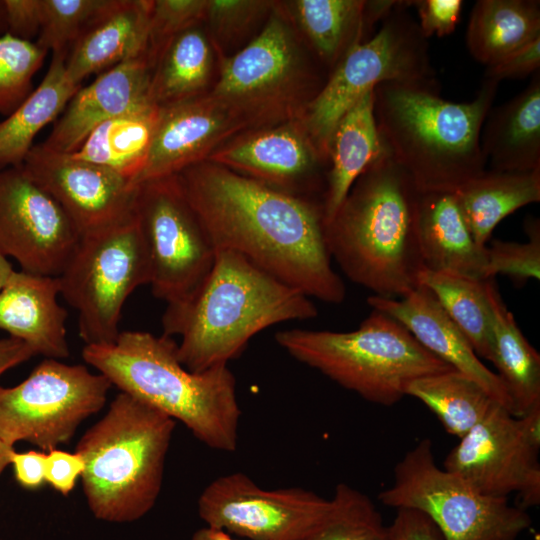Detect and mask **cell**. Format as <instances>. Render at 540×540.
<instances>
[{"label": "cell", "mask_w": 540, "mask_h": 540, "mask_svg": "<svg viewBox=\"0 0 540 540\" xmlns=\"http://www.w3.org/2000/svg\"><path fill=\"white\" fill-rule=\"evenodd\" d=\"M215 249L251 263L325 303L346 288L332 266L323 203L289 194L205 160L176 174Z\"/></svg>", "instance_id": "obj_1"}, {"label": "cell", "mask_w": 540, "mask_h": 540, "mask_svg": "<svg viewBox=\"0 0 540 540\" xmlns=\"http://www.w3.org/2000/svg\"><path fill=\"white\" fill-rule=\"evenodd\" d=\"M311 298L242 255L217 249L201 283L167 304L163 334L180 336L178 358L192 372L228 365L250 339L275 324L315 318Z\"/></svg>", "instance_id": "obj_2"}, {"label": "cell", "mask_w": 540, "mask_h": 540, "mask_svg": "<svg viewBox=\"0 0 540 540\" xmlns=\"http://www.w3.org/2000/svg\"><path fill=\"white\" fill-rule=\"evenodd\" d=\"M499 83L483 78L474 99L456 103L440 88L384 82L374 87V117L383 150L419 192H455L486 170L480 144Z\"/></svg>", "instance_id": "obj_3"}, {"label": "cell", "mask_w": 540, "mask_h": 540, "mask_svg": "<svg viewBox=\"0 0 540 540\" xmlns=\"http://www.w3.org/2000/svg\"><path fill=\"white\" fill-rule=\"evenodd\" d=\"M419 196L410 176L383 150L326 224L331 258L375 296L401 298L419 286Z\"/></svg>", "instance_id": "obj_4"}, {"label": "cell", "mask_w": 540, "mask_h": 540, "mask_svg": "<svg viewBox=\"0 0 540 540\" xmlns=\"http://www.w3.org/2000/svg\"><path fill=\"white\" fill-rule=\"evenodd\" d=\"M84 361L120 392L182 422L208 447L232 452L241 417L236 380L228 365L192 372L167 335L123 331L109 344L85 345Z\"/></svg>", "instance_id": "obj_5"}, {"label": "cell", "mask_w": 540, "mask_h": 540, "mask_svg": "<svg viewBox=\"0 0 540 540\" xmlns=\"http://www.w3.org/2000/svg\"><path fill=\"white\" fill-rule=\"evenodd\" d=\"M175 420L120 392L79 440L83 491L94 516L132 522L155 505Z\"/></svg>", "instance_id": "obj_6"}, {"label": "cell", "mask_w": 540, "mask_h": 540, "mask_svg": "<svg viewBox=\"0 0 540 540\" xmlns=\"http://www.w3.org/2000/svg\"><path fill=\"white\" fill-rule=\"evenodd\" d=\"M276 343L297 361L372 403L391 406L421 377L454 370L387 314L374 310L349 332L287 329Z\"/></svg>", "instance_id": "obj_7"}, {"label": "cell", "mask_w": 540, "mask_h": 540, "mask_svg": "<svg viewBox=\"0 0 540 540\" xmlns=\"http://www.w3.org/2000/svg\"><path fill=\"white\" fill-rule=\"evenodd\" d=\"M326 81L274 10L263 30L223 61L209 95L245 128L275 126L302 119Z\"/></svg>", "instance_id": "obj_8"}, {"label": "cell", "mask_w": 540, "mask_h": 540, "mask_svg": "<svg viewBox=\"0 0 540 540\" xmlns=\"http://www.w3.org/2000/svg\"><path fill=\"white\" fill-rule=\"evenodd\" d=\"M411 3L405 0L383 19L368 40L346 54L306 108L301 121L327 163L338 122L367 91L384 82L440 88L428 39L408 12Z\"/></svg>", "instance_id": "obj_9"}, {"label": "cell", "mask_w": 540, "mask_h": 540, "mask_svg": "<svg viewBox=\"0 0 540 540\" xmlns=\"http://www.w3.org/2000/svg\"><path fill=\"white\" fill-rule=\"evenodd\" d=\"M378 499L423 513L443 540H516L531 526L529 514L511 506L507 497L484 495L458 474L439 468L428 438L396 464L393 483Z\"/></svg>", "instance_id": "obj_10"}, {"label": "cell", "mask_w": 540, "mask_h": 540, "mask_svg": "<svg viewBox=\"0 0 540 540\" xmlns=\"http://www.w3.org/2000/svg\"><path fill=\"white\" fill-rule=\"evenodd\" d=\"M58 280L60 294L78 312L86 345L114 342L127 298L150 281L135 209L119 222L82 234Z\"/></svg>", "instance_id": "obj_11"}, {"label": "cell", "mask_w": 540, "mask_h": 540, "mask_svg": "<svg viewBox=\"0 0 540 540\" xmlns=\"http://www.w3.org/2000/svg\"><path fill=\"white\" fill-rule=\"evenodd\" d=\"M111 383L84 365L46 358L13 387L0 386V440L29 442L49 452L102 409Z\"/></svg>", "instance_id": "obj_12"}, {"label": "cell", "mask_w": 540, "mask_h": 540, "mask_svg": "<svg viewBox=\"0 0 540 540\" xmlns=\"http://www.w3.org/2000/svg\"><path fill=\"white\" fill-rule=\"evenodd\" d=\"M135 213L145 243L152 293L167 304L187 297L210 271L216 249L176 175L136 186Z\"/></svg>", "instance_id": "obj_13"}, {"label": "cell", "mask_w": 540, "mask_h": 540, "mask_svg": "<svg viewBox=\"0 0 540 540\" xmlns=\"http://www.w3.org/2000/svg\"><path fill=\"white\" fill-rule=\"evenodd\" d=\"M540 408L516 417L495 403L447 454L443 468L492 497L516 493L519 508L540 503Z\"/></svg>", "instance_id": "obj_14"}, {"label": "cell", "mask_w": 540, "mask_h": 540, "mask_svg": "<svg viewBox=\"0 0 540 540\" xmlns=\"http://www.w3.org/2000/svg\"><path fill=\"white\" fill-rule=\"evenodd\" d=\"M333 508L332 498L299 487L266 490L242 472L216 478L198 499L207 526L249 540H308Z\"/></svg>", "instance_id": "obj_15"}, {"label": "cell", "mask_w": 540, "mask_h": 540, "mask_svg": "<svg viewBox=\"0 0 540 540\" xmlns=\"http://www.w3.org/2000/svg\"><path fill=\"white\" fill-rule=\"evenodd\" d=\"M80 233L58 202L22 165L0 169V254L21 270L58 277Z\"/></svg>", "instance_id": "obj_16"}, {"label": "cell", "mask_w": 540, "mask_h": 540, "mask_svg": "<svg viewBox=\"0 0 540 540\" xmlns=\"http://www.w3.org/2000/svg\"><path fill=\"white\" fill-rule=\"evenodd\" d=\"M22 166L58 202L80 235L119 222L134 210L136 187L106 167L41 144L33 145Z\"/></svg>", "instance_id": "obj_17"}, {"label": "cell", "mask_w": 540, "mask_h": 540, "mask_svg": "<svg viewBox=\"0 0 540 540\" xmlns=\"http://www.w3.org/2000/svg\"><path fill=\"white\" fill-rule=\"evenodd\" d=\"M207 160L297 196L324 194L326 187L321 168L328 163L301 119L240 135L219 146Z\"/></svg>", "instance_id": "obj_18"}, {"label": "cell", "mask_w": 540, "mask_h": 540, "mask_svg": "<svg viewBox=\"0 0 540 540\" xmlns=\"http://www.w3.org/2000/svg\"><path fill=\"white\" fill-rule=\"evenodd\" d=\"M242 129V122L209 94L159 107L146 162L132 187L207 160Z\"/></svg>", "instance_id": "obj_19"}, {"label": "cell", "mask_w": 540, "mask_h": 540, "mask_svg": "<svg viewBox=\"0 0 540 540\" xmlns=\"http://www.w3.org/2000/svg\"><path fill=\"white\" fill-rule=\"evenodd\" d=\"M368 304L402 324L430 353L481 385L514 415L507 389L478 357L470 342L442 309L435 296L419 285L401 298L371 295Z\"/></svg>", "instance_id": "obj_20"}, {"label": "cell", "mask_w": 540, "mask_h": 540, "mask_svg": "<svg viewBox=\"0 0 540 540\" xmlns=\"http://www.w3.org/2000/svg\"><path fill=\"white\" fill-rule=\"evenodd\" d=\"M152 70L143 54L102 72L73 95L41 145L52 151L72 153L102 122L154 104L150 97Z\"/></svg>", "instance_id": "obj_21"}, {"label": "cell", "mask_w": 540, "mask_h": 540, "mask_svg": "<svg viewBox=\"0 0 540 540\" xmlns=\"http://www.w3.org/2000/svg\"><path fill=\"white\" fill-rule=\"evenodd\" d=\"M58 277L13 271L0 290V329L46 358L69 356Z\"/></svg>", "instance_id": "obj_22"}, {"label": "cell", "mask_w": 540, "mask_h": 540, "mask_svg": "<svg viewBox=\"0 0 540 540\" xmlns=\"http://www.w3.org/2000/svg\"><path fill=\"white\" fill-rule=\"evenodd\" d=\"M152 1L107 0L66 57L69 78L77 85L123 61L146 53Z\"/></svg>", "instance_id": "obj_23"}, {"label": "cell", "mask_w": 540, "mask_h": 540, "mask_svg": "<svg viewBox=\"0 0 540 540\" xmlns=\"http://www.w3.org/2000/svg\"><path fill=\"white\" fill-rule=\"evenodd\" d=\"M403 0H297L296 21L320 62L331 72Z\"/></svg>", "instance_id": "obj_24"}, {"label": "cell", "mask_w": 540, "mask_h": 540, "mask_svg": "<svg viewBox=\"0 0 540 540\" xmlns=\"http://www.w3.org/2000/svg\"><path fill=\"white\" fill-rule=\"evenodd\" d=\"M417 233L423 268L486 280V246L474 239L454 193L420 192Z\"/></svg>", "instance_id": "obj_25"}, {"label": "cell", "mask_w": 540, "mask_h": 540, "mask_svg": "<svg viewBox=\"0 0 540 540\" xmlns=\"http://www.w3.org/2000/svg\"><path fill=\"white\" fill-rule=\"evenodd\" d=\"M490 170L529 172L540 169V71L528 86L491 108L480 136Z\"/></svg>", "instance_id": "obj_26"}, {"label": "cell", "mask_w": 540, "mask_h": 540, "mask_svg": "<svg viewBox=\"0 0 540 540\" xmlns=\"http://www.w3.org/2000/svg\"><path fill=\"white\" fill-rule=\"evenodd\" d=\"M373 90L359 98L333 132L322 199L325 224L333 218L357 178L383 152L374 117Z\"/></svg>", "instance_id": "obj_27"}, {"label": "cell", "mask_w": 540, "mask_h": 540, "mask_svg": "<svg viewBox=\"0 0 540 540\" xmlns=\"http://www.w3.org/2000/svg\"><path fill=\"white\" fill-rule=\"evenodd\" d=\"M493 318V353L490 362L511 398L514 416L540 408V355L518 327L498 290L495 278L486 280Z\"/></svg>", "instance_id": "obj_28"}, {"label": "cell", "mask_w": 540, "mask_h": 540, "mask_svg": "<svg viewBox=\"0 0 540 540\" xmlns=\"http://www.w3.org/2000/svg\"><path fill=\"white\" fill-rule=\"evenodd\" d=\"M540 38V1L478 0L469 16L465 42L477 62L491 66Z\"/></svg>", "instance_id": "obj_29"}, {"label": "cell", "mask_w": 540, "mask_h": 540, "mask_svg": "<svg viewBox=\"0 0 540 540\" xmlns=\"http://www.w3.org/2000/svg\"><path fill=\"white\" fill-rule=\"evenodd\" d=\"M453 193L474 239L487 246L495 227L505 217L540 201V169L485 170Z\"/></svg>", "instance_id": "obj_30"}, {"label": "cell", "mask_w": 540, "mask_h": 540, "mask_svg": "<svg viewBox=\"0 0 540 540\" xmlns=\"http://www.w3.org/2000/svg\"><path fill=\"white\" fill-rule=\"evenodd\" d=\"M67 53L53 54L49 68L25 101L0 122V169L20 166L33 147L35 136L57 120L81 85L75 84L65 67Z\"/></svg>", "instance_id": "obj_31"}, {"label": "cell", "mask_w": 540, "mask_h": 540, "mask_svg": "<svg viewBox=\"0 0 540 540\" xmlns=\"http://www.w3.org/2000/svg\"><path fill=\"white\" fill-rule=\"evenodd\" d=\"M158 115L159 107L151 104L108 119L70 154L118 173L132 186L146 162Z\"/></svg>", "instance_id": "obj_32"}, {"label": "cell", "mask_w": 540, "mask_h": 540, "mask_svg": "<svg viewBox=\"0 0 540 540\" xmlns=\"http://www.w3.org/2000/svg\"><path fill=\"white\" fill-rule=\"evenodd\" d=\"M212 69V52L204 32L193 26L175 36L152 70L150 97L158 107L203 95Z\"/></svg>", "instance_id": "obj_33"}, {"label": "cell", "mask_w": 540, "mask_h": 540, "mask_svg": "<svg viewBox=\"0 0 540 540\" xmlns=\"http://www.w3.org/2000/svg\"><path fill=\"white\" fill-rule=\"evenodd\" d=\"M486 280L425 268L418 275L419 285L425 286L435 296L478 357L491 361L493 318Z\"/></svg>", "instance_id": "obj_34"}, {"label": "cell", "mask_w": 540, "mask_h": 540, "mask_svg": "<svg viewBox=\"0 0 540 540\" xmlns=\"http://www.w3.org/2000/svg\"><path fill=\"white\" fill-rule=\"evenodd\" d=\"M406 396L425 404L445 430L459 439L498 403L476 381L456 370L412 381L406 389Z\"/></svg>", "instance_id": "obj_35"}, {"label": "cell", "mask_w": 540, "mask_h": 540, "mask_svg": "<svg viewBox=\"0 0 540 540\" xmlns=\"http://www.w3.org/2000/svg\"><path fill=\"white\" fill-rule=\"evenodd\" d=\"M332 499L330 516L308 540H393L367 495L341 483Z\"/></svg>", "instance_id": "obj_36"}, {"label": "cell", "mask_w": 540, "mask_h": 540, "mask_svg": "<svg viewBox=\"0 0 540 540\" xmlns=\"http://www.w3.org/2000/svg\"><path fill=\"white\" fill-rule=\"evenodd\" d=\"M47 51L9 33L0 36V114L9 116L31 94Z\"/></svg>", "instance_id": "obj_37"}, {"label": "cell", "mask_w": 540, "mask_h": 540, "mask_svg": "<svg viewBox=\"0 0 540 540\" xmlns=\"http://www.w3.org/2000/svg\"><path fill=\"white\" fill-rule=\"evenodd\" d=\"M107 0H41L36 44L47 52L67 53ZM68 54V53H67Z\"/></svg>", "instance_id": "obj_38"}, {"label": "cell", "mask_w": 540, "mask_h": 540, "mask_svg": "<svg viewBox=\"0 0 540 540\" xmlns=\"http://www.w3.org/2000/svg\"><path fill=\"white\" fill-rule=\"evenodd\" d=\"M524 228L529 240L527 242H510L492 240L486 246L485 278H495L502 274L517 284L529 279L539 280L540 276V222L528 217Z\"/></svg>", "instance_id": "obj_39"}, {"label": "cell", "mask_w": 540, "mask_h": 540, "mask_svg": "<svg viewBox=\"0 0 540 540\" xmlns=\"http://www.w3.org/2000/svg\"><path fill=\"white\" fill-rule=\"evenodd\" d=\"M208 0H155L149 22L146 56L152 67L167 44L205 18Z\"/></svg>", "instance_id": "obj_40"}, {"label": "cell", "mask_w": 540, "mask_h": 540, "mask_svg": "<svg viewBox=\"0 0 540 540\" xmlns=\"http://www.w3.org/2000/svg\"><path fill=\"white\" fill-rule=\"evenodd\" d=\"M272 6L260 0H208L205 19L218 41H228L247 30Z\"/></svg>", "instance_id": "obj_41"}, {"label": "cell", "mask_w": 540, "mask_h": 540, "mask_svg": "<svg viewBox=\"0 0 540 540\" xmlns=\"http://www.w3.org/2000/svg\"><path fill=\"white\" fill-rule=\"evenodd\" d=\"M423 36L444 37L454 32L463 7L462 0H412Z\"/></svg>", "instance_id": "obj_42"}, {"label": "cell", "mask_w": 540, "mask_h": 540, "mask_svg": "<svg viewBox=\"0 0 540 540\" xmlns=\"http://www.w3.org/2000/svg\"><path fill=\"white\" fill-rule=\"evenodd\" d=\"M540 68V38L488 66L484 78L498 83L505 79L524 78Z\"/></svg>", "instance_id": "obj_43"}, {"label": "cell", "mask_w": 540, "mask_h": 540, "mask_svg": "<svg viewBox=\"0 0 540 540\" xmlns=\"http://www.w3.org/2000/svg\"><path fill=\"white\" fill-rule=\"evenodd\" d=\"M84 470L79 454L53 449L46 453L45 480L56 491L67 496Z\"/></svg>", "instance_id": "obj_44"}, {"label": "cell", "mask_w": 540, "mask_h": 540, "mask_svg": "<svg viewBox=\"0 0 540 540\" xmlns=\"http://www.w3.org/2000/svg\"><path fill=\"white\" fill-rule=\"evenodd\" d=\"M2 9L6 33L28 41L39 33L41 0H4Z\"/></svg>", "instance_id": "obj_45"}, {"label": "cell", "mask_w": 540, "mask_h": 540, "mask_svg": "<svg viewBox=\"0 0 540 540\" xmlns=\"http://www.w3.org/2000/svg\"><path fill=\"white\" fill-rule=\"evenodd\" d=\"M388 528L393 540H443L434 523L417 510L397 509Z\"/></svg>", "instance_id": "obj_46"}, {"label": "cell", "mask_w": 540, "mask_h": 540, "mask_svg": "<svg viewBox=\"0 0 540 540\" xmlns=\"http://www.w3.org/2000/svg\"><path fill=\"white\" fill-rule=\"evenodd\" d=\"M46 452L27 451L11 455L10 464L18 484L25 489H37L45 480Z\"/></svg>", "instance_id": "obj_47"}, {"label": "cell", "mask_w": 540, "mask_h": 540, "mask_svg": "<svg viewBox=\"0 0 540 540\" xmlns=\"http://www.w3.org/2000/svg\"><path fill=\"white\" fill-rule=\"evenodd\" d=\"M35 353L19 339H0V376L7 370L29 360Z\"/></svg>", "instance_id": "obj_48"}, {"label": "cell", "mask_w": 540, "mask_h": 540, "mask_svg": "<svg viewBox=\"0 0 540 540\" xmlns=\"http://www.w3.org/2000/svg\"><path fill=\"white\" fill-rule=\"evenodd\" d=\"M191 540H238L233 538L230 533L214 528V527H204L199 530H197Z\"/></svg>", "instance_id": "obj_49"}, {"label": "cell", "mask_w": 540, "mask_h": 540, "mask_svg": "<svg viewBox=\"0 0 540 540\" xmlns=\"http://www.w3.org/2000/svg\"><path fill=\"white\" fill-rule=\"evenodd\" d=\"M14 451V446H10L0 440V475L10 464L11 455Z\"/></svg>", "instance_id": "obj_50"}, {"label": "cell", "mask_w": 540, "mask_h": 540, "mask_svg": "<svg viewBox=\"0 0 540 540\" xmlns=\"http://www.w3.org/2000/svg\"><path fill=\"white\" fill-rule=\"evenodd\" d=\"M14 270L6 257L0 254V290Z\"/></svg>", "instance_id": "obj_51"}, {"label": "cell", "mask_w": 540, "mask_h": 540, "mask_svg": "<svg viewBox=\"0 0 540 540\" xmlns=\"http://www.w3.org/2000/svg\"><path fill=\"white\" fill-rule=\"evenodd\" d=\"M0 16H3L2 1H0Z\"/></svg>", "instance_id": "obj_52"}]
</instances>
